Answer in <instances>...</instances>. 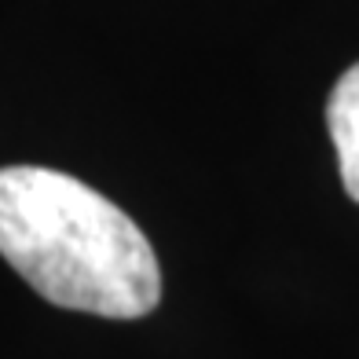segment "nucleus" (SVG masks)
<instances>
[{"mask_svg": "<svg viewBox=\"0 0 359 359\" xmlns=\"http://www.w3.org/2000/svg\"><path fill=\"white\" fill-rule=\"evenodd\" d=\"M0 257L70 312L140 319L161 301L158 257L136 220L59 169H0Z\"/></svg>", "mask_w": 359, "mask_h": 359, "instance_id": "obj_1", "label": "nucleus"}, {"mask_svg": "<svg viewBox=\"0 0 359 359\" xmlns=\"http://www.w3.org/2000/svg\"><path fill=\"white\" fill-rule=\"evenodd\" d=\"M326 125L337 151L341 184L348 198L359 202V62L337 77V85L326 100Z\"/></svg>", "mask_w": 359, "mask_h": 359, "instance_id": "obj_2", "label": "nucleus"}]
</instances>
